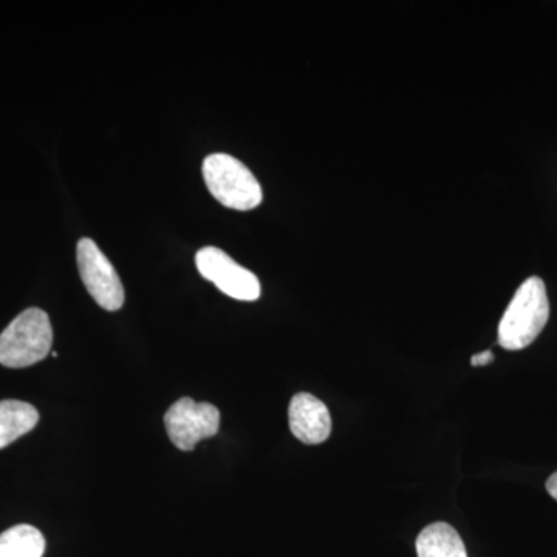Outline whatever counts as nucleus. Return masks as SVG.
<instances>
[{"label": "nucleus", "mask_w": 557, "mask_h": 557, "mask_svg": "<svg viewBox=\"0 0 557 557\" xmlns=\"http://www.w3.org/2000/svg\"><path fill=\"white\" fill-rule=\"evenodd\" d=\"M197 269L201 276L215 284L220 292L237 300H258L260 298V282L251 271L215 247L201 248L196 256Z\"/></svg>", "instance_id": "423d86ee"}, {"label": "nucleus", "mask_w": 557, "mask_h": 557, "mask_svg": "<svg viewBox=\"0 0 557 557\" xmlns=\"http://www.w3.org/2000/svg\"><path fill=\"white\" fill-rule=\"evenodd\" d=\"M203 178L209 193L223 207L249 211L262 203L259 180L251 171L228 153H212L203 161Z\"/></svg>", "instance_id": "7ed1b4c3"}, {"label": "nucleus", "mask_w": 557, "mask_h": 557, "mask_svg": "<svg viewBox=\"0 0 557 557\" xmlns=\"http://www.w3.org/2000/svg\"><path fill=\"white\" fill-rule=\"evenodd\" d=\"M547 491L549 496L557 500V472H555V474H553L552 478L547 480Z\"/></svg>", "instance_id": "f8f14e48"}, {"label": "nucleus", "mask_w": 557, "mask_h": 557, "mask_svg": "<svg viewBox=\"0 0 557 557\" xmlns=\"http://www.w3.org/2000/svg\"><path fill=\"white\" fill-rule=\"evenodd\" d=\"M53 329L40 309L22 311L0 335V364L10 369L30 368L49 357Z\"/></svg>", "instance_id": "f03ea898"}, {"label": "nucleus", "mask_w": 557, "mask_h": 557, "mask_svg": "<svg viewBox=\"0 0 557 557\" xmlns=\"http://www.w3.org/2000/svg\"><path fill=\"white\" fill-rule=\"evenodd\" d=\"M288 421L293 435L306 445H321L332 434L327 406L310 394H298L292 398Z\"/></svg>", "instance_id": "0eeeda50"}, {"label": "nucleus", "mask_w": 557, "mask_h": 557, "mask_svg": "<svg viewBox=\"0 0 557 557\" xmlns=\"http://www.w3.org/2000/svg\"><path fill=\"white\" fill-rule=\"evenodd\" d=\"M164 426L171 442L180 450H193L205 438L214 437L220 428V412L209 403L180 398L164 416Z\"/></svg>", "instance_id": "39448f33"}, {"label": "nucleus", "mask_w": 557, "mask_h": 557, "mask_svg": "<svg viewBox=\"0 0 557 557\" xmlns=\"http://www.w3.org/2000/svg\"><path fill=\"white\" fill-rule=\"evenodd\" d=\"M46 539L38 528L16 525L0 534V557H42Z\"/></svg>", "instance_id": "9d476101"}, {"label": "nucleus", "mask_w": 557, "mask_h": 557, "mask_svg": "<svg viewBox=\"0 0 557 557\" xmlns=\"http://www.w3.org/2000/svg\"><path fill=\"white\" fill-rule=\"evenodd\" d=\"M38 421V410L28 403L17 399L0 401V449L32 432Z\"/></svg>", "instance_id": "1a4fd4ad"}, {"label": "nucleus", "mask_w": 557, "mask_h": 557, "mask_svg": "<svg viewBox=\"0 0 557 557\" xmlns=\"http://www.w3.org/2000/svg\"><path fill=\"white\" fill-rule=\"evenodd\" d=\"M76 260L83 284L95 302L108 311L120 310L124 306L123 284L98 245L91 239H81L76 247Z\"/></svg>", "instance_id": "20e7f679"}, {"label": "nucleus", "mask_w": 557, "mask_h": 557, "mask_svg": "<svg viewBox=\"0 0 557 557\" xmlns=\"http://www.w3.org/2000/svg\"><path fill=\"white\" fill-rule=\"evenodd\" d=\"M548 318L549 302L544 281L536 276L527 278L498 324V344L507 350H522L536 341Z\"/></svg>", "instance_id": "f257e3e1"}, {"label": "nucleus", "mask_w": 557, "mask_h": 557, "mask_svg": "<svg viewBox=\"0 0 557 557\" xmlns=\"http://www.w3.org/2000/svg\"><path fill=\"white\" fill-rule=\"evenodd\" d=\"M418 557H468L467 547L456 530L445 522L424 528L417 539Z\"/></svg>", "instance_id": "6e6552de"}, {"label": "nucleus", "mask_w": 557, "mask_h": 557, "mask_svg": "<svg viewBox=\"0 0 557 557\" xmlns=\"http://www.w3.org/2000/svg\"><path fill=\"white\" fill-rule=\"evenodd\" d=\"M494 361V355L493 351L486 350L483 351V354L474 355V357L471 358V364L474 366V368H483V366L491 364V362Z\"/></svg>", "instance_id": "9b49d317"}]
</instances>
